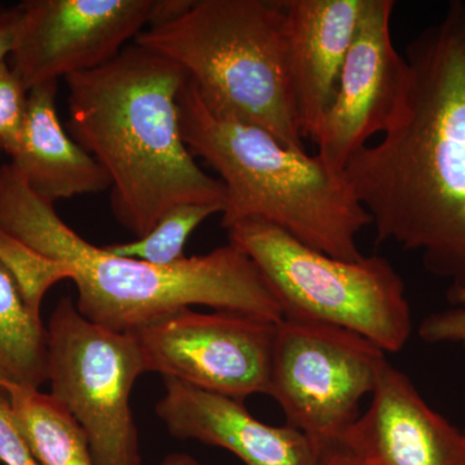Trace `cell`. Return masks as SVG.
Returning <instances> with one entry per match:
<instances>
[{
  "label": "cell",
  "instance_id": "1",
  "mask_svg": "<svg viewBox=\"0 0 465 465\" xmlns=\"http://www.w3.org/2000/svg\"><path fill=\"white\" fill-rule=\"evenodd\" d=\"M410 82L393 124L344 173L376 242L420 255L450 286H465V3L409 43Z\"/></svg>",
  "mask_w": 465,
  "mask_h": 465
},
{
  "label": "cell",
  "instance_id": "2",
  "mask_svg": "<svg viewBox=\"0 0 465 465\" xmlns=\"http://www.w3.org/2000/svg\"><path fill=\"white\" fill-rule=\"evenodd\" d=\"M188 79L174 61L136 43L65 78L70 134L108 173L113 215L137 238L173 207L224 206L222 182L183 139L179 96Z\"/></svg>",
  "mask_w": 465,
  "mask_h": 465
},
{
  "label": "cell",
  "instance_id": "3",
  "mask_svg": "<svg viewBox=\"0 0 465 465\" xmlns=\"http://www.w3.org/2000/svg\"><path fill=\"white\" fill-rule=\"evenodd\" d=\"M0 228L65 264L79 313L113 331L134 332L195 305L283 320L264 277L232 242L173 265L114 255L70 228L11 163L0 164Z\"/></svg>",
  "mask_w": 465,
  "mask_h": 465
},
{
  "label": "cell",
  "instance_id": "4",
  "mask_svg": "<svg viewBox=\"0 0 465 465\" xmlns=\"http://www.w3.org/2000/svg\"><path fill=\"white\" fill-rule=\"evenodd\" d=\"M179 108L183 142L224 186L226 231L243 222L268 223L332 258H363L358 235L371 217L345 173L262 128L213 114L191 79L180 92Z\"/></svg>",
  "mask_w": 465,
  "mask_h": 465
},
{
  "label": "cell",
  "instance_id": "5",
  "mask_svg": "<svg viewBox=\"0 0 465 465\" xmlns=\"http://www.w3.org/2000/svg\"><path fill=\"white\" fill-rule=\"evenodd\" d=\"M282 0H191L136 45L183 67L213 114L307 150L291 92Z\"/></svg>",
  "mask_w": 465,
  "mask_h": 465
},
{
  "label": "cell",
  "instance_id": "6",
  "mask_svg": "<svg viewBox=\"0 0 465 465\" xmlns=\"http://www.w3.org/2000/svg\"><path fill=\"white\" fill-rule=\"evenodd\" d=\"M228 235L259 269L283 318L341 327L385 353L406 347L411 309L405 283L387 259L332 258L262 222L240 223Z\"/></svg>",
  "mask_w": 465,
  "mask_h": 465
},
{
  "label": "cell",
  "instance_id": "7",
  "mask_svg": "<svg viewBox=\"0 0 465 465\" xmlns=\"http://www.w3.org/2000/svg\"><path fill=\"white\" fill-rule=\"evenodd\" d=\"M133 332L91 322L75 302H57L47 326L51 396L84 428L96 465H142L131 391L145 374Z\"/></svg>",
  "mask_w": 465,
  "mask_h": 465
},
{
  "label": "cell",
  "instance_id": "8",
  "mask_svg": "<svg viewBox=\"0 0 465 465\" xmlns=\"http://www.w3.org/2000/svg\"><path fill=\"white\" fill-rule=\"evenodd\" d=\"M385 351L341 327L283 318L275 329L268 396L287 425L321 452L335 448L360 418L387 367Z\"/></svg>",
  "mask_w": 465,
  "mask_h": 465
},
{
  "label": "cell",
  "instance_id": "9",
  "mask_svg": "<svg viewBox=\"0 0 465 465\" xmlns=\"http://www.w3.org/2000/svg\"><path fill=\"white\" fill-rule=\"evenodd\" d=\"M277 323L235 312L185 308L133 333L146 372L243 401L268 394Z\"/></svg>",
  "mask_w": 465,
  "mask_h": 465
},
{
  "label": "cell",
  "instance_id": "10",
  "mask_svg": "<svg viewBox=\"0 0 465 465\" xmlns=\"http://www.w3.org/2000/svg\"><path fill=\"white\" fill-rule=\"evenodd\" d=\"M11 65L27 91L90 72L152 26L158 0H26Z\"/></svg>",
  "mask_w": 465,
  "mask_h": 465
},
{
  "label": "cell",
  "instance_id": "11",
  "mask_svg": "<svg viewBox=\"0 0 465 465\" xmlns=\"http://www.w3.org/2000/svg\"><path fill=\"white\" fill-rule=\"evenodd\" d=\"M393 0H365L329 109L313 143L317 155L344 173L348 162L396 121L410 82L406 57L391 41Z\"/></svg>",
  "mask_w": 465,
  "mask_h": 465
},
{
  "label": "cell",
  "instance_id": "12",
  "mask_svg": "<svg viewBox=\"0 0 465 465\" xmlns=\"http://www.w3.org/2000/svg\"><path fill=\"white\" fill-rule=\"evenodd\" d=\"M338 446L369 465H465V436L388 363L369 409Z\"/></svg>",
  "mask_w": 465,
  "mask_h": 465
},
{
  "label": "cell",
  "instance_id": "13",
  "mask_svg": "<svg viewBox=\"0 0 465 465\" xmlns=\"http://www.w3.org/2000/svg\"><path fill=\"white\" fill-rule=\"evenodd\" d=\"M155 412L168 432L235 455L244 465H323L322 452L304 433L262 423L243 401L163 378Z\"/></svg>",
  "mask_w": 465,
  "mask_h": 465
},
{
  "label": "cell",
  "instance_id": "14",
  "mask_svg": "<svg viewBox=\"0 0 465 465\" xmlns=\"http://www.w3.org/2000/svg\"><path fill=\"white\" fill-rule=\"evenodd\" d=\"M291 92L305 140L331 104L365 0H282Z\"/></svg>",
  "mask_w": 465,
  "mask_h": 465
},
{
  "label": "cell",
  "instance_id": "15",
  "mask_svg": "<svg viewBox=\"0 0 465 465\" xmlns=\"http://www.w3.org/2000/svg\"><path fill=\"white\" fill-rule=\"evenodd\" d=\"M57 91L58 82L29 90L23 133L9 154V163L29 188L52 203L110 188L108 173L99 162L61 125Z\"/></svg>",
  "mask_w": 465,
  "mask_h": 465
},
{
  "label": "cell",
  "instance_id": "16",
  "mask_svg": "<svg viewBox=\"0 0 465 465\" xmlns=\"http://www.w3.org/2000/svg\"><path fill=\"white\" fill-rule=\"evenodd\" d=\"M3 394L39 464L96 465L84 428L51 394L16 385Z\"/></svg>",
  "mask_w": 465,
  "mask_h": 465
},
{
  "label": "cell",
  "instance_id": "17",
  "mask_svg": "<svg viewBox=\"0 0 465 465\" xmlns=\"http://www.w3.org/2000/svg\"><path fill=\"white\" fill-rule=\"evenodd\" d=\"M47 381V327L0 265V394L7 385L39 390Z\"/></svg>",
  "mask_w": 465,
  "mask_h": 465
},
{
  "label": "cell",
  "instance_id": "18",
  "mask_svg": "<svg viewBox=\"0 0 465 465\" xmlns=\"http://www.w3.org/2000/svg\"><path fill=\"white\" fill-rule=\"evenodd\" d=\"M222 213L211 204H182L168 211L154 228L142 238L104 246L114 255L143 260L154 265H173L183 258L186 242L208 217Z\"/></svg>",
  "mask_w": 465,
  "mask_h": 465
},
{
  "label": "cell",
  "instance_id": "19",
  "mask_svg": "<svg viewBox=\"0 0 465 465\" xmlns=\"http://www.w3.org/2000/svg\"><path fill=\"white\" fill-rule=\"evenodd\" d=\"M0 265L16 284L27 307L38 316H42V302L48 290L72 277L65 264L39 252L2 228Z\"/></svg>",
  "mask_w": 465,
  "mask_h": 465
},
{
  "label": "cell",
  "instance_id": "20",
  "mask_svg": "<svg viewBox=\"0 0 465 465\" xmlns=\"http://www.w3.org/2000/svg\"><path fill=\"white\" fill-rule=\"evenodd\" d=\"M27 94L11 65L0 64V145L8 155L16 148L23 133Z\"/></svg>",
  "mask_w": 465,
  "mask_h": 465
},
{
  "label": "cell",
  "instance_id": "21",
  "mask_svg": "<svg viewBox=\"0 0 465 465\" xmlns=\"http://www.w3.org/2000/svg\"><path fill=\"white\" fill-rule=\"evenodd\" d=\"M451 308L430 314L421 321L419 336L432 344H459L465 348V286H450Z\"/></svg>",
  "mask_w": 465,
  "mask_h": 465
},
{
  "label": "cell",
  "instance_id": "22",
  "mask_svg": "<svg viewBox=\"0 0 465 465\" xmlns=\"http://www.w3.org/2000/svg\"><path fill=\"white\" fill-rule=\"evenodd\" d=\"M0 463L5 465H41L15 419L7 397L0 394Z\"/></svg>",
  "mask_w": 465,
  "mask_h": 465
},
{
  "label": "cell",
  "instance_id": "23",
  "mask_svg": "<svg viewBox=\"0 0 465 465\" xmlns=\"http://www.w3.org/2000/svg\"><path fill=\"white\" fill-rule=\"evenodd\" d=\"M20 5L7 9H0V64L8 63L14 51L15 42L20 25Z\"/></svg>",
  "mask_w": 465,
  "mask_h": 465
},
{
  "label": "cell",
  "instance_id": "24",
  "mask_svg": "<svg viewBox=\"0 0 465 465\" xmlns=\"http://www.w3.org/2000/svg\"><path fill=\"white\" fill-rule=\"evenodd\" d=\"M323 465H369L341 446L322 452Z\"/></svg>",
  "mask_w": 465,
  "mask_h": 465
},
{
  "label": "cell",
  "instance_id": "25",
  "mask_svg": "<svg viewBox=\"0 0 465 465\" xmlns=\"http://www.w3.org/2000/svg\"><path fill=\"white\" fill-rule=\"evenodd\" d=\"M161 465H207L201 463L197 459L193 458L192 455L183 454V452H173V454L167 455Z\"/></svg>",
  "mask_w": 465,
  "mask_h": 465
},
{
  "label": "cell",
  "instance_id": "26",
  "mask_svg": "<svg viewBox=\"0 0 465 465\" xmlns=\"http://www.w3.org/2000/svg\"><path fill=\"white\" fill-rule=\"evenodd\" d=\"M3 153V148H2V145H0V154H2Z\"/></svg>",
  "mask_w": 465,
  "mask_h": 465
},
{
  "label": "cell",
  "instance_id": "27",
  "mask_svg": "<svg viewBox=\"0 0 465 465\" xmlns=\"http://www.w3.org/2000/svg\"><path fill=\"white\" fill-rule=\"evenodd\" d=\"M463 432H464V436H465V430H463Z\"/></svg>",
  "mask_w": 465,
  "mask_h": 465
}]
</instances>
